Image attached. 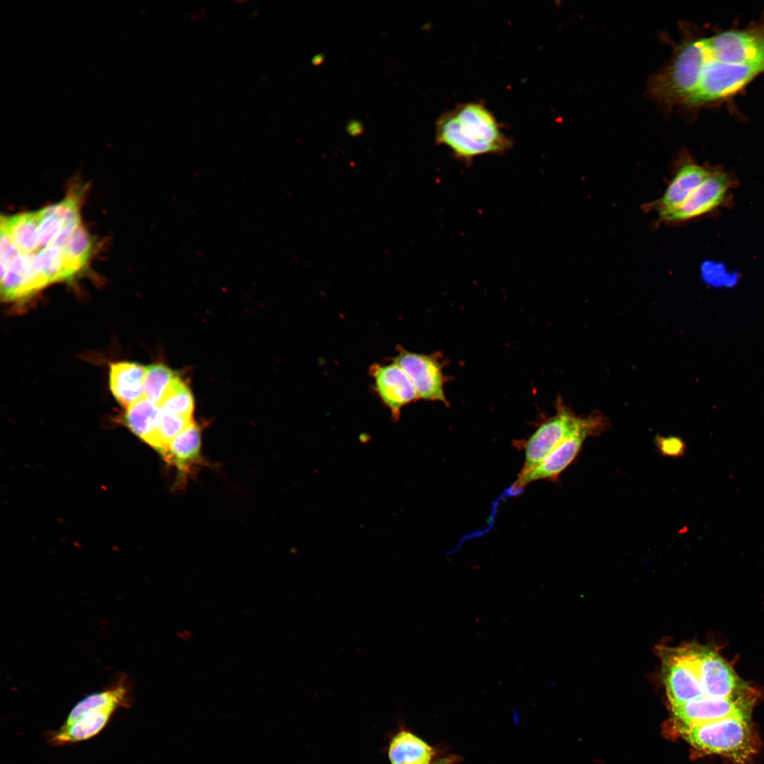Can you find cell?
Instances as JSON below:
<instances>
[{"label":"cell","mask_w":764,"mask_h":764,"mask_svg":"<svg viewBox=\"0 0 764 764\" xmlns=\"http://www.w3.org/2000/svg\"><path fill=\"white\" fill-rule=\"evenodd\" d=\"M764 74V19L743 28L706 34L686 31L647 93L667 110L730 100Z\"/></svg>","instance_id":"obj_1"},{"label":"cell","mask_w":764,"mask_h":764,"mask_svg":"<svg viewBox=\"0 0 764 764\" xmlns=\"http://www.w3.org/2000/svg\"><path fill=\"white\" fill-rule=\"evenodd\" d=\"M435 142L467 166L481 156L502 155L514 144L491 110L477 101L458 104L441 113L436 120Z\"/></svg>","instance_id":"obj_2"},{"label":"cell","mask_w":764,"mask_h":764,"mask_svg":"<svg viewBox=\"0 0 764 764\" xmlns=\"http://www.w3.org/2000/svg\"><path fill=\"white\" fill-rule=\"evenodd\" d=\"M129 688L125 682L89 695L69 712L62 725L50 732L48 741L62 746L89 739L99 734L114 712L129 706Z\"/></svg>","instance_id":"obj_3"},{"label":"cell","mask_w":764,"mask_h":764,"mask_svg":"<svg viewBox=\"0 0 764 764\" xmlns=\"http://www.w3.org/2000/svg\"><path fill=\"white\" fill-rule=\"evenodd\" d=\"M695 748L745 763L756 752L750 719L729 717L692 726L680 731Z\"/></svg>","instance_id":"obj_4"},{"label":"cell","mask_w":764,"mask_h":764,"mask_svg":"<svg viewBox=\"0 0 764 764\" xmlns=\"http://www.w3.org/2000/svg\"><path fill=\"white\" fill-rule=\"evenodd\" d=\"M602 424L599 417H578L560 405L557 414L541 424L526 441L523 465L519 475L533 469L572 435L584 429L598 431Z\"/></svg>","instance_id":"obj_5"},{"label":"cell","mask_w":764,"mask_h":764,"mask_svg":"<svg viewBox=\"0 0 764 764\" xmlns=\"http://www.w3.org/2000/svg\"><path fill=\"white\" fill-rule=\"evenodd\" d=\"M758 697L724 699L705 696L671 707L679 730L729 717L750 719Z\"/></svg>","instance_id":"obj_6"},{"label":"cell","mask_w":764,"mask_h":764,"mask_svg":"<svg viewBox=\"0 0 764 764\" xmlns=\"http://www.w3.org/2000/svg\"><path fill=\"white\" fill-rule=\"evenodd\" d=\"M392 361L397 364L411 380L419 399L447 403L444 393L445 378L442 365L436 354L410 352L397 346Z\"/></svg>","instance_id":"obj_7"},{"label":"cell","mask_w":764,"mask_h":764,"mask_svg":"<svg viewBox=\"0 0 764 764\" xmlns=\"http://www.w3.org/2000/svg\"><path fill=\"white\" fill-rule=\"evenodd\" d=\"M369 374L374 392L389 410L393 421L400 419L403 407L419 400L411 380L395 362L372 364Z\"/></svg>","instance_id":"obj_8"},{"label":"cell","mask_w":764,"mask_h":764,"mask_svg":"<svg viewBox=\"0 0 764 764\" xmlns=\"http://www.w3.org/2000/svg\"><path fill=\"white\" fill-rule=\"evenodd\" d=\"M710 170L695 162L686 153L678 156L673 175L662 196L645 204L644 209L655 211L659 219L680 207L702 183Z\"/></svg>","instance_id":"obj_9"},{"label":"cell","mask_w":764,"mask_h":764,"mask_svg":"<svg viewBox=\"0 0 764 764\" xmlns=\"http://www.w3.org/2000/svg\"><path fill=\"white\" fill-rule=\"evenodd\" d=\"M730 183V178L722 170H710L707 176L690 197L659 221L678 224L709 213L723 202Z\"/></svg>","instance_id":"obj_10"},{"label":"cell","mask_w":764,"mask_h":764,"mask_svg":"<svg viewBox=\"0 0 764 764\" xmlns=\"http://www.w3.org/2000/svg\"><path fill=\"white\" fill-rule=\"evenodd\" d=\"M596 431L582 429L564 440L542 461L523 475H518L510 494H515L530 483L558 476L575 458L586 436Z\"/></svg>","instance_id":"obj_11"},{"label":"cell","mask_w":764,"mask_h":764,"mask_svg":"<svg viewBox=\"0 0 764 764\" xmlns=\"http://www.w3.org/2000/svg\"><path fill=\"white\" fill-rule=\"evenodd\" d=\"M35 254L21 253L9 263L1 277V294L6 301H23L45 287L34 266Z\"/></svg>","instance_id":"obj_12"},{"label":"cell","mask_w":764,"mask_h":764,"mask_svg":"<svg viewBox=\"0 0 764 764\" xmlns=\"http://www.w3.org/2000/svg\"><path fill=\"white\" fill-rule=\"evenodd\" d=\"M146 366L130 361L110 364L109 384L116 400L125 409L144 397Z\"/></svg>","instance_id":"obj_13"},{"label":"cell","mask_w":764,"mask_h":764,"mask_svg":"<svg viewBox=\"0 0 764 764\" xmlns=\"http://www.w3.org/2000/svg\"><path fill=\"white\" fill-rule=\"evenodd\" d=\"M200 450V429L193 421L170 441L162 455L169 464L175 467L181 480L202 461Z\"/></svg>","instance_id":"obj_14"},{"label":"cell","mask_w":764,"mask_h":764,"mask_svg":"<svg viewBox=\"0 0 764 764\" xmlns=\"http://www.w3.org/2000/svg\"><path fill=\"white\" fill-rule=\"evenodd\" d=\"M40 210L1 216V228L6 231L21 253L31 255L40 250Z\"/></svg>","instance_id":"obj_15"},{"label":"cell","mask_w":764,"mask_h":764,"mask_svg":"<svg viewBox=\"0 0 764 764\" xmlns=\"http://www.w3.org/2000/svg\"><path fill=\"white\" fill-rule=\"evenodd\" d=\"M434 749L412 732L401 729L390 739L388 756L390 764H431Z\"/></svg>","instance_id":"obj_16"},{"label":"cell","mask_w":764,"mask_h":764,"mask_svg":"<svg viewBox=\"0 0 764 764\" xmlns=\"http://www.w3.org/2000/svg\"><path fill=\"white\" fill-rule=\"evenodd\" d=\"M160 411L158 404L144 397L126 409L124 421L136 436L148 444L155 432Z\"/></svg>","instance_id":"obj_17"},{"label":"cell","mask_w":764,"mask_h":764,"mask_svg":"<svg viewBox=\"0 0 764 764\" xmlns=\"http://www.w3.org/2000/svg\"><path fill=\"white\" fill-rule=\"evenodd\" d=\"M33 262L45 287L52 283L68 280L74 277L66 266L62 250L53 245L36 253Z\"/></svg>","instance_id":"obj_18"},{"label":"cell","mask_w":764,"mask_h":764,"mask_svg":"<svg viewBox=\"0 0 764 764\" xmlns=\"http://www.w3.org/2000/svg\"><path fill=\"white\" fill-rule=\"evenodd\" d=\"M192 422V417L176 415L161 408L155 432L148 444L162 454L170 441Z\"/></svg>","instance_id":"obj_19"},{"label":"cell","mask_w":764,"mask_h":764,"mask_svg":"<svg viewBox=\"0 0 764 764\" xmlns=\"http://www.w3.org/2000/svg\"><path fill=\"white\" fill-rule=\"evenodd\" d=\"M91 249V236L86 228L80 225L62 250L67 267L74 276L87 264Z\"/></svg>","instance_id":"obj_20"},{"label":"cell","mask_w":764,"mask_h":764,"mask_svg":"<svg viewBox=\"0 0 764 764\" xmlns=\"http://www.w3.org/2000/svg\"><path fill=\"white\" fill-rule=\"evenodd\" d=\"M178 376L163 364L146 366L144 381V397L159 405L166 391Z\"/></svg>","instance_id":"obj_21"},{"label":"cell","mask_w":764,"mask_h":764,"mask_svg":"<svg viewBox=\"0 0 764 764\" xmlns=\"http://www.w3.org/2000/svg\"><path fill=\"white\" fill-rule=\"evenodd\" d=\"M161 410L176 415L192 417L194 400L187 386L178 376L173 381L160 404Z\"/></svg>","instance_id":"obj_22"},{"label":"cell","mask_w":764,"mask_h":764,"mask_svg":"<svg viewBox=\"0 0 764 764\" xmlns=\"http://www.w3.org/2000/svg\"><path fill=\"white\" fill-rule=\"evenodd\" d=\"M41 210L45 214L57 216L64 222V225L72 222H80L79 197L74 194Z\"/></svg>","instance_id":"obj_23"},{"label":"cell","mask_w":764,"mask_h":764,"mask_svg":"<svg viewBox=\"0 0 764 764\" xmlns=\"http://www.w3.org/2000/svg\"><path fill=\"white\" fill-rule=\"evenodd\" d=\"M39 228L40 250L52 245L64 226V222L56 216L47 214L40 210Z\"/></svg>","instance_id":"obj_24"},{"label":"cell","mask_w":764,"mask_h":764,"mask_svg":"<svg viewBox=\"0 0 764 764\" xmlns=\"http://www.w3.org/2000/svg\"><path fill=\"white\" fill-rule=\"evenodd\" d=\"M21 253L12 242L6 231L1 228L0 263L1 277L5 274L9 263Z\"/></svg>","instance_id":"obj_25"},{"label":"cell","mask_w":764,"mask_h":764,"mask_svg":"<svg viewBox=\"0 0 764 764\" xmlns=\"http://www.w3.org/2000/svg\"><path fill=\"white\" fill-rule=\"evenodd\" d=\"M661 451L668 456H680L684 452L685 445L676 437L661 439L659 441Z\"/></svg>","instance_id":"obj_26"},{"label":"cell","mask_w":764,"mask_h":764,"mask_svg":"<svg viewBox=\"0 0 764 764\" xmlns=\"http://www.w3.org/2000/svg\"><path fill=\"white\" fill-rule=\"evenodd\" d=\"M364 130V125L360 120L352 119L347 123L346 131L352 137L361 135Z\"/></svg>","instance_id":"obj_27"},{"label":"cell","mask_w":764,"mask_h":764,"mask_svg":"<svg viewBox=\"0 0 764 764\" xmlns=\"http://www.w3.org/2000/svg\"><path fill=\"white\" fill-rule=\"evenodd\" d=\"M457 760L458 757H456L454 756H449L434 761L431 764H453Z\"/></svg>","instance_id":"obj_28"},{"label":"cell","mask_w":764,"mask_h":764,"mask_svg":"<svg viewBox=\"0 0 764 764\" xmlns=\"http://www.w3.org/2000/svg\"><path fill=\"white\" fill-rule=\"evenodd\" d=\"M324 58L323 54H318L312 59V64L316 66H319L323 62Z\"/></svg>","instance_id":"obj_29"},{"label":"cell","mask_w":764,"mask_h":764,"mask_svg":"<svg viewBox=\"0 0 764 764\" xmlns=\"http://www.w3.org/2000/svg\"><path fill=\"white\" fill-rule=\"evenodd\" d=\"M182 639L188 640L192 638V633L189 630H182L180 633L177 634Z\"/></svg>","instance_id":"obj_30"}]
</instances>
